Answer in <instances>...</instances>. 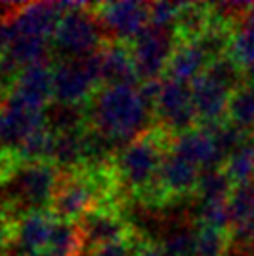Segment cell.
<instances>
[{"instance_id": "obj_1", "label": "cell", "mask_w": 254, "mask_h": 256, "mask_svg": "<svg viewBox=\"0 0 254 256\" xmlns=\"http://www.w3.org/2000/svg\"><path fill=\"white\" fill-rule=\"evenodd\" d=\"M154 108L144 101L138 86H101L86 105L88 128L124 148L148 131Z\"/></svg>"}, {"instance_id": "obj_2", "label": "cell", "mask_w": 254, "mask_h": 256, "mask_svg": "<svg viewBox=\"0 0 254 256\" xmlns=\"http://www.w3.org/2000/svg\"><path fill=\"white\" fill-rule=\"evenodd\" d=\"M170 142L172 135L168 131L154 126L126 144L114 157V170L120 187L142 200L148 198L168 154Z\"/></svg>"}, {"instance_id": "obj_3", "label": "cell", "mask_w": 254, "mask_h": 256, "mask_svg": "<svg viewBox=\"0 0 254 256\" xmlns=\"http://www.w3.org/2000/svg\"><path fill=\"white\" fill-rule=\"evenodd\" d=\"M62 172L52 161L17 163L14 170L0 182L10 206L21 210V215L30 212L50 210Z\"/></svg>"}, {"instance_id": "obj_4", "label": "cell", "mask_w": 254, "mask_h": 256, "mask_svg": "<svg viewBox=\"0 0 254 256\" xmlns=\"http://www.w3.org/2000/svg\"><path fill=\"white\" fill-rule=\"evenodd\" d=\"M92 8L86 4L80 10H73L62 15L52 36V47L62 60L92 56L108 42Z\"/></svg>"}, {"instance_id": "obj_5", "label": "cell", "mask_w": 254, "mask_h": 256, "mask_svg": "<svg viewBox=\"0 0 254 256\" xmlns=\"http://www.w3.org/2000/svg\"><path fill=\"white\" fill-rule=\"evenodd\" d=\"M101 88L99 50L78 60H60L52 68V101L60 105L86 107Z\"/></svg>"}, {"instance_id": "obj_6", "label": "cell", "mask_w": 254, "mask_h": 256, "mask_svg": "<svg viewBox=\"0 0 254 256\" xmlns=\"http://www.w3.org/2000/svg\"><path fill=\"white\" fill-rule=\"evenodd\" d=\"M200 174H202V170L196 164H192L185 157L178 156L168 150V154L162 161L161 170H159L156 185L144 202H148L152 206L162 208L166 204H174V202H180L184 198L194 196Z\"/></svg>"}, {"instance_id": "obj_7", "label": "cell", "mask_w": 254, "mask_h": 256, "mask_svg": "<svg viewBox=\"0 0 254 256\" xmlns=\"http://www.w3.org/2000/svg\"><path fill=\"white\" fill-rule=\"evenodd\" d=\"M154 118L159 122L157 126L168 131L172 136L196 128L198 118L190 84L164 78L159 98L154 105Z\"/></svg>"}, {"instance_id": "obj_8", "label": "cell", "mask_w": 254, "mask_h": 256, "mask_svg": "<svg viewBox=\"0 0 254 256\" xmlns=\"http://www.w3.org/2000/svg\"><path fill=\"white\" fill-rule=\"evenodd\" d=\"M176 43L174 30L156 28L152 24L129 43L140 80H156L166 73Z\"/></svg>"}, {"instance_id": "obj_9", "label": "cell", "mask_w": 254, "mask_h": 256, "mask_svg": "<svg viewBox=\"0 0 254 256\" xmlns=\"http://www.w3.org/2000/svg\"><path fill=\"white\" fill-rule=\"evenodd\" d=\"M92 10L112 42L131 43L150 26V4L144 2H105Z\"/></svg>"}, {"instance_id": "obj_10", "label": "cell", "mask_w": 254, "mask_h": 256, "mask_svg": "<svg viewBox=\"0 0 254 256\" xmlns=\"http://www.w3.org/2000/svg\"><path fill=\"white\" fill-rule=\"evenodd\" d=\"M77 224L82 234L84 245L88 243L90 249H96L106 243L124 242L136 234L134 228L124 219V215L112 204L96 206L86 215H82L77 220Z\"/></svg>"}, {"instance_id": "obj_11", "label": "cell", "mask_w": 254, "mask_h": 256, "mask_svg": "<svg viewBox=\"0 0 254 256\" xmlns=\"http://www.w3.org/2000/svg\"><path fill=\"white\" fill-rule=\"evenodd\" d=\"M43 128H47L45 110L22 107L10 98L0 103V146L10 154H15L30 135Z\"/></svg>"}, {"instance_id": "obj_12", "label": "cell", "mask_w": 254, "mask_h": 256, "mask_svg": "<svg viewBox=\"0 0 254 256\" xmlns=\"http://www.w3.org/2000/svg\"><path fill=\"white\" fill-rule=\"evenodd\" d=\"M170 152L185 157L187 161L196 164L200 170L219 168L224 163V154L220 150L213 128L196 126L185 133L172 136Z\"/></svg>"}, {"instance_id": "obj_13", "label": "cell", "mask_w": 254, "mask_h": 256, "mask_svg": "<svg viewBox=\"0 0 254 256\" xmlns=\"http://www.w3.org/2000/svg\"><path fill=\"white\" fill-rule=\"evenodd\" d=\"M52 68L50 62H40L22 68L10 88L8 98L22 107L45 110L52 101Z\"/></svg>"}, {"instance_id": "obj_14", "label": "cell", "mask_w": 254, "mask_h": 256, "mask_svg": "<svg viewBox=\"0 0 254 256\" xmlns=\"http://www.w3.org/2000/svg\"><path fill=\"white\" fill-rule=\"evenodd\" d=\"M198 126H219L228 116V103L234 90L204 73L190 84Z\"/></svg>"}, {"instance_id": "obj_15", "label": "cell", "mask_w": 254, "mask_h": 256, "mask_svg": "<svg viewBox=\"0 0 254 256\" xmlns=\"http://www.w3.org/2000/svg\"><path fill=\"white\" fill-rule=\"evenodd\" d=\"M101 86H138L140 77L136 72L129 43L108 42L99 49Z\"/></svg>"}, {"instance_id": "obj_16", "label": "cell", "mask_w": 254, "mask_h": 256, "mask_svg": "<svg viewBox=\"0 0 254 256\" xmlns=\"http://www.w3.org/2000/svg\"><path fill=\"white\" fill-rule=\"evenodd\" d=\"M230 208V242L240 250H254V182L234 191Z\"/></svg>"}, {"instance_id": "obj_17", "label": "cell", "mask_w": 254, "mask_h": 256, "mask_svg": "<svg viewBox=\"0 0 254 256\" xmlns=\"http://www.w3.org/2000/svg\"><path fill=\"white\" fill-rule=\"evenodd\" d=\"M54 222L56 217L49 210L21 215L15 226V247L21 252V256L38 254L49 249Z\"/></svg>"}, {"instance_id": "obj_18", "label": "cell", "mask_w": 254, "mask_h": 256, "mask_svg": "<svg viewBox=\"0 0 254 256\" xmlns=\"http://www.w3.org/2000/svg\"><path fill=\"white\" fill-rule=\"evenodd\" d=\"M62 15L58 2H34V4H19L17 12L12 17L21 36L50 40L56 32Z\"/></svg>"}, {"instance_id": "obj_19", "label": "cell", "mask_w": 254, "mask_h": 256, "mask_svg": "<svg viewBox=\"0 0 254 256\" xmlns=\"http://www.w3.org/2000/svg\"><path fill=\"white\" fill-rule=\"evenodd\" d=\"M212 62V56L208 54V50L200 45L198 40L178 42L174 50H172V56L168 60V68H166L164 75L172 80L192 84L198 77L204 75Z\"/></svg>"}, {"instance_id": "obj_20", "label": "cell", "mask_w": 254, "mask_h": 256, "mask_svg": "<svg viewBox=\"0 0 254 256\" xmlns=\"http://www.w3.org/2000/svg\"><path fill=\"white\" fill-rule=\"evenodd\" d=\"M230 178L234 187H243L254 182V136L230 152L220 166Z\"/></svg>"}, {"instance_id": "obj_21", "label": "cell", "mask_w": 254, "mask_h": 256, "mask_svg": "<svg viewBox=\"0 0 254 256\" xmlns=\"http://www.w3.org/2000/svg\"><path fill=\"white\" fill-rule=\"evenodd\" d=\"M236 187L226 176L222 168H210L202 170L196 187V200L198 204H212V202H230Z\"/></svg>"}, {"instance_id": "obj_22", "label": "cell", "mask_w": 254, "mask_h": 256, "mask_svg": "<svg viewBox=\"0 0 254 256\" xmlns=\"http://www.w3.org/2000/svg\"><path fill=\"white\" fill-rule=\"evenodd\" d=\"M226 120L236 128L252 133L254 129V86L248 82L234 90L230 103H228V116Z\"/></svg>"}, {"instance_id": "obj_23", "label": "cell", "mask_w": 254, "mask_h": 256, "mask_svg": "<svg viewBox=\"0 0 254 256\" xmlns=\"http://www.w3.org/2000/svg\"><path fill=\"white\" fill-rule=\"evenodd\" d=\"M82 249H84V240L77 222L56 219L50 234L49 250H54L62 256H78Z\"/></svg>"}, {"instance_id": "obj_24", "label": "cell", "mask_w": 254, "mask_h": 256, "mask_svg": "<svg viewBox=\"0 0 254 256\" xmlns=\"http://www.w3.org/2000/svg\"><path fill=\"white\" fill-rule=\"evenodd\" d=\"M196 228V256H226L232 249L230 234L219 228L198 226Z\"/></svg>"}, {"instance_id": "obj_25", "label": "cell", "mask_w": 254, "mask_h": 256, "mask_svg": "<svg viewBox=\"0 0 254 256\" xmlns=\"http://www.w3.org/2000/svg\"><path fill=\"white\" fill-rule=\"evenodd\" d=\"M182 6L178 2H154L150 4V24L156 28L162 30H174L180 14H182Z\"/></svg>"}, {"instance_id": "obj_26", "label": "cell", "mask_w": 254, "mask_h": 256, "mask_svg": "<svg viewBox=\"0 0 254 256\" xmlns=\"http://www.w3.org/2000/svg\"><path fill=\"white\" fill-rule=\"evenodd\" d=\"M140 242L142 240H138L136 234H134L131 238H127V240H124V242L106 243V245L90 249V254L88 256H134Z\"/></svg>"}, {"instance_id": "obj_27", "label": "cell", "mask_w": 254, "mask_h": 256, "mask_svg": "<svg viewBox=\"0 0 254 256\" xmlns=\"http://www.w3.org/2000/svg\"><path fill=\"white\" fill-rule=\"evenodd\" d=\"M15 226L17 220H14L6 210H0V256L6 254L8 249L15 243Z\"/></svg>"}, {"instance_id": "obj_28", "label": "cell", "mask_w": 254, "mask_h": 256, "mask_svg": "<svg viewBox=\"0 0 254 256\" xmlns=\"http://www.w3.org/2000/svg\"><path fill=\"white\" fill-rule=\"evenodd\" d=\"M21 36L19 30L15 26L14 17L10 15L6 19H0V56H4L10 47L15 43V40Z\"/></svg>"}, {"instance_id": "obj_29", "label": "cell", "mask_w": 254, "mask_h": 256, "mask_svg": "<svg viewBox=\"0 0 254 256\" xmlns=\"http://www.w3.org/2000/svg\"><path fill=\"white\" fill-rule=\"evenodd\" d=\"M238 28H240L245 36L250 38V40H252V43H254V4H248L247 12H245V15H243V17H241Z\"/></svg>"}, {"instance_id": "obj_30", "label": "cell", "mask_w": 254, "mask_h": 256, "mask_svg": "<svg viewBox=\"0 0 254 256\" xmlns=\"http://www.w3.org/2000/svg\"><path fill=\"white\" fill-rule=\"evenodd\" d=\"M17 163H19V161L15 159L14 154H10V152H6V150L0 146V182L14 170V166Z\"/></svg>"}, {"instance_id": "obj_31", "label": "cell", "mask_w": 254, "mask_h": 256, "mask_svg": "<svg viewBox=\"0 0 254 256\" xmlns=\"http://www.w3.org/2000/svg\"><path fill=\"white\" fill-rule=\"evenodd\" d=\"M134 256H164V252H162L161 245H156V243H150L146 240H142Z\"/></svg>"}, {"instance_id": "obj_32", "label": "cell", "mask_w": 254, "mask_h": 256, "mask_svg": "<svg viewBox=\"0 0 254 256\" xmlns=\"http://www.w3.org/2000/svg\"><path fill=\"white\" fill-rule=\"evenodd\" d=\"M12 84H14V82H12V80H8V78L0 73V103H4V101H6Z\"/></svg>"}, {"instance_id": "obj_33", "label": "cell", "mask_w": 254, "mask_h": 256, "mask_svg": "<svg viewBox=\"0 0 254 256\" xmlns=\"http://www.w3.org/2000/svg\"><path fill=\"white\" fill-rule=\"evenodd\" d=\"M245 82H248V84L254 86V64L248 66L247 70H245Z\"/></svg>"}, {"instance_id": "obj_34", "label": "cell", "mask_w": 254, "mask_h": 256, "mask_svg": "<svg viewBox=\"0 0 254 256\" xmlns=\"http://www.w3.org/2000/svg\"><path fill=\"white\" fill-rule=\"evenodd\" d=\"M30 256H62V254H58V252H54V250H42V252H38V254H30Z\"/></svg>"}, {"instance_id": "obj_35", "label": "cell", "mask_w": 254, "mask_h": 256, "mask_svg": "<svg viewBox=\"0 0 254 256\" xmlns=\"http://www.w3.org/2000/svg\"><path fill=\"white\" fill-rule=\"evenodd\" d=\"M252 136H254V129H252Z\"/></svg>"}]
</instances>
